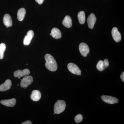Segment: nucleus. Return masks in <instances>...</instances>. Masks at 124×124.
Masks as SVG:
<instances>
[{"label":"nucleus","instance_id":"f257e3e1","mask_svg":"<svg viewBox=\"0 0 124 124\" xmlns=\"http://www.w3.org/2000/svg\"><path fill=\"white\" fill-rule=\"evenodd\" d=\"M45 59L46 62L45 66L49 70L55 71L57 69V62L54 57L49 54H46L45 56Z\"/></svg>","mask_w":124,"mask_h":124},{"label":"nucleus","instance_id":"f03ea898","mask_svg":"<svg viewBox=\"0 0 124 124\" xmlns=\"http://www.w3.org/2000/svg\"><path fill=\"white\" fill-rule=\"evenodd\" d=\"M66 107V103L63 100H58L54 104V112L57 114L62 113L65 110Z\"/></svg>","mask_w":124,"mask_h":124},{"label":"nucleus","instance_id":"7ed1b4c3","mask_svg":"<svg viewBox=\"0 0 124 124\" xmlns=\"http://www.w3.org/2000/svg\"><path fill=\"white\" fill-rule=\"evenodd\" d=\"M67 67L69 70L73 74L78 75H81V71L76 64L70 63L68 64Z\"/></svg>","mask_w":124,"mask_h":124},{"label":"nucleus","instance_id":"20e7f679","mask_svg":"<svg viewBox=\"0 0 124 124\" xmlns=\"http://www.w3.org/2000/svg\"><path fill=\"white\" fill-rule=\"evenodd\" d=\"M33 79L31 76H27L22 79L20 85L22 88H27L33 82Z\"/></svg>","mask_w":124,"mask_h":124},{"label":"nucleus","instance_id":"39448f33","mask_svg":"<svg viewBox=\"0 0 124 124\" xmlns=\"http://www.w3.org/2000/svg\"><path fill=\"white\" fill-rule=\"evenodd\" d=\"M79 49L81 55L84 57H86L87 54L89 53V46L88 45L84 42H82L80 44Z\"/></svg>","mask_w":124,"mask_h":124},{"label":"nucleus","instance_id":"423d86ee","mask_svg":"<svg viewBox=\"0 0 124 124\" xmlns=\"http://www.w3.org/2000/svg\"><path fill=\"white\" fill-rule=\"evenodd\" d=\"M101 99L103 101L110 104L116 103L119 101L116 98L108 95H102L101 96Z\"/></svg>","mask_w":124,"mask_h":124},{"label":"nucleus","instance_id":"0eeeda50","mask_svg":"<svg viewBox=\"0 0 124 124\" xmlns=\"http://www.w3.org/2000/svg\"><path fill=\"white\" fill-rule=\"evenodd\" d=\"M30 73V72L29 69H23L22 70H18L15 71L14 72V75L15 77L20 79V78L23 77L28 75Z\"/></svg>","mask_w":124,"mask_h":124},{"label":"nucleus","instance_id":"6e6552de","mask_svg":"<svg viewBox=\"0 0 124 124\" xmlns=\"http://www.w3.org/2000/svg\"><path fill=\"white\" fill-rule=\"evenodd\" d=\"M111 33L113 39L116 42H119L120 41L121 38V35L117 28L115 27L112 28Z\"/></svg>","mask_w":124,"mask_h":124},{"label":"nucleus","instance_id":"1a4fd4ad","mask_svg":"<svg viewBox=\"0 0 124 124\" xmlns=\"http://www.w3.org/2000/svg\"><path fill=\"white\" fill-rule=\"evenodd\" d=\"M34 36V32L32 30H30L27 33V35L24 37L23 41V44L24 45H28L30 44L32 39Z\"/></svg>","mask_w":124,"mask_h":124},{"label":"nucleus","instance_id":"9d476101","mask_svg":"<svg viewBox=\"0 0 124 124\" xmlns=\"http://www.w3.org/2000/svg\"><path fill=\"white\" fill-rule=\"evenodd\" d=\"M96 20L97 19L94 14L91 13L89 15L87 19V22L89 28L91 29L93 28Z\"/></svg>","mask_w":124,"mask_h":124},{"label":"nucleus","instance_id":"9b49d317","mask_svg":"<svg viewBox=\"0 0 124 124\" xmlns=\"http://www.w3.org/2000/svg\"><path fill=\"white\" fill-rule=\"evenodd\" d=\"M12 83L10 80L7 79L4 83L0 85V91H5L10 89L11 88Z\"/></svg>","mask_w":124,"mask_h":124},{"label":"nucleus","instance_id":"f8f14e48","mask_svg":"<svg viewBox=\"0 0 124 124\" xmlns=\"http://www.w3.org/2000/svg\"><path fill=\"white\" fill-rule=\"evenodd\" d=\"M1 104L8 107H13L15 106L16 103L15 99L13 98L8 100H2L0 101Z\"/></svg>","mask_w":124,"mask_h":124},{"label":"nucleus","instance_id":"ddd939ff","mask_svg":"<svg viewBox=\"0 0 124 124\" xmlns=\"http://www.w3.org/2000/svg\"><path fill=\"white\" fill-rule=\"evenodd\" d=\"M41 97V93L39 91L35 90L32 91L31 95V99L34 101H38Z\"/></svg>","mask_w":124,"mask_h":124},{"label":"nucleus","instance_id":"4468645a","mask_svg":"<svg viewBox=\"0 0 124 124\" xmlns=\"http://www.w3.org/2000/svg\"><path fill=\"white\" fill-rule=\"evenodd\" d=\"M3 23L5 26L7 27H11L13 24L12 19L8 14L5 15L3 18Z\"/></svg>","mask_w":124,"mask_h":124},{"label":"nucleus","instance_id":"2eb2a0df","mask_svg":"<svg viewBox=\"0 0 124 124\" xmlns=\"http://www.w3.org/2000/svg\"><path fill=\"white\" fill-rule=\"evenodd\" d=\"M51 36L53 38L55 39H58L62 37V33L60 30L56 28H54L51 31Z\"/></svg>","mask_w":124,"mask_h":124},{"label":"nucleus","instance_id":"dca6fc26","mask_svg":"<svg viewBox=\"0 0 124 124\" xmlns=\"http://www.w3.org/2000/svg\"><path fill=\"white\" fill-rule=\"evenodd\" d=\"M63 26L67 28H70L72 26L71 18L69 16H66L64 17L62 23Z\"/></svg>","mask_w":124,"mask_h":124},{"label":"nucleus","instance_id":"f3484780","mask_svg":"<svg viewBox=\"0 0 124 124\" xmlns=\"http://www.w3.org/2000/svg\"><path fill=\"white\" fill-rule=\"evenodd\" d=\"M26 10L24 8H21L18 10L17 12V18L19 21H22L26 14Z\"/></svg>","mask_w":124,"mask_h":124},{"label":"nucleus","instance_id":"a211bd4d","mask_svg":"<svg viewBox=\"0 0 124 124\" xmlns=\"http://www.w3.org/2000/svg\"><path fill=\"white\" fill-rule=\"evenodd\" d=\"M78 18L80 23L83 24L85 23V14L84 11H81L78 13Z\"/></svg>","mask_w":124,"mask_h":124},{"label":"nucleus","instance_id":"6ab92c4d","mask_svg":"<svg viewBox=\"0 0 124 124\" xmlns=\"http://www.w3.org/2000/svg\"><path fill=\"white\" fill-rule=\"evenodd\" d=\"M6 49V46L4 43H1L0 44V59L3 58L4 53Z\"/></svg>","mask_w":124,"mask_h":124},{"label":"nucleus","instance_id":"aec40b11","mask_svg":"<svg viewBox=\"0 0 124 124\" xmlns=\"http://www.w3.org/2000/svg\"><path fill=\"white\" fill-rule=\"evenodd\" d=\"M97 68L98 70L102 71L104 70V63L103 62L102 60H100L97 65Z\"/></svg>","mask_w":124,"mask_h":124},{"label":"nucleus","instance_id":"412c9836","mask_svg":"<svg viewBox=\"0 0 124 124\" xmlns=\"http://www.w3.org/2000/svg\"><path fill=\"white\" fill-rule=\"evenodd\" d=\"M83 119V117L82 115L81 114H78L77 115L75 118V121L76 123H80L81 122Z\"/></svg>","mask_w":124,"mask_h":124},{"label":"nucleus","instance_id":"4be33fe9","mask_svg":"<svg viewBox=\"0 0 124 124\" xmlns=\"http://www.w3.org/2000/svg\"><path fill=\"white\" fill-rule=\"evenodd\" d=\"M103 62L104 69H106L109 65V62L107 59H104Z\"/></svg>","mask_w":124,"mask_h":124},{"label":"nucleus","instance_id":"5701e85b","mask_svg":"<svg viewBox=\"0 0 124 124\" xmlns=\"http://www.w3.org/2000/svg\"><path fill=\"white\" fill-rule=\"evenodd\" d=\"M35 1L36 2H38V4L41 5L43 3L44 0H35Z\"/></svg>","mask_w":124,"mask_h":124},{"label":"nucleus","instance_id":"b1692460","mask_svg":"<svg viewBox=\"0 0 124 124\" xmlns=\"http://www.w3.org/2000/svg\"><path fill=\"white\" fill-rule=\"evenodd\" d=\"M22 124H32V123L30 121H25L23 122L22 123Z\"/></svg>","mask_w":124,"mask_h":124},{"label":"nucleus","instance_id":"393cba45","mask_svg":"<svg viewBox=\"0 0 124 124\" xmlns=\"http://www.w3.org/2000/svg\"><path fill=\"white\" fill-rule=\"evenodd\" d=\"M120 78L123 82H124V72H123L121 75Z\"/></svg>","mask_w":124,"mask_h":124}]
</instances>
